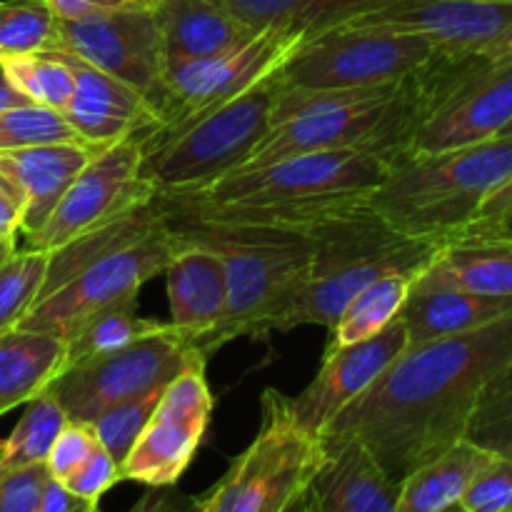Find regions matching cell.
Instances as JSON below:
<instances>
[{"instance_id": "obj_51", "label": "cell", "mask_w": 512, "mask_h": 512, "mask_svg": "<svg viewBox=\"0 0 512 512\" xmlns=\"http://www.w3.org/2000/svg\"><path fill=\"white\" fill-rule=\"evenodd\" d=\"M135 5H140V8H153L155 0H133Z\"/></svg>"}, {"instance_id": "obj_32", "label": "cell", "mask_w": 512, "mask_h": 512, "mask_svg": "<svg viewBox=\"0 0 512 512\" xmlns=\"http://www.w3.org/2000/svg\"><path fill=\"white\" fill-rule=\"evenodd\" d=\"M0 65H3V73L8 75L10 83L15 85V90L25 95L28 103L58 110V113L68 108L75 80L68 63L55 50L3 58Z\"/></svg>"}, {"instance_id": "obj_50", "label": "cell", "mask_w": 512, "mask_h": 512, "mask_svg": "<svg viewBox=\"0 0 512 512\" xmlns=\"http://www.w3.org/2000/svg\"><path fill=\"white\" fill-rule=\"evenodd\" d=\"M15 250H18V238H5V240H0V265H3L5 260H8L10 255L15 253Z\"/></svg>"}, {"instance_id": "obj_30", "label": "cell", "mask_w": 512, "mask_h": 512, "mask_svg": "<svg viewBox=\"0 0 512 512\" xmlns=\"http://www.w3.org/2000/svg\"><path fill=\"white\" fill-rule=\"evenodd\" d=\"M160 320H148L138 315V295L133 298L118 300V303L108 305V308L98 310L90 315L88 320L78 325L73 333L65 338V348H68V358H65V368L68 365L80 363V360L95 358V355L110 353L130 345L138 340L140 335L150 333V330L160 328Z\"/></svg>"}, {"instance_id": "obj_39", "label": "cell", "mask_w": 512, "mask_h": 512, "mask_svg": "<svg viewBox=\"0 0 512 512\" xmlns=\"http://www.w3.org/2000/svg\"><path fill=\"white\" fill-rule=\"evenodd\" d=\"M100 448V440L95 438L93 428L88 423H78V420H68L60 435L55 438L53 448H50L48 458H45V468H48L50 478L63 483L73 470H78L95 450Z\"/></svg>"}, {"instance_id": "obj_34", "label": "cell", "mask_w": 512, "mask_h": 512, "mask_svg": "<svg viewBox=\"0 0 512 512\" xmlns=\"http://www.w3.org/2000/svg\"><path fill=\"white\" fill-rule=\"evenodd\" d=\"M465 440L495 458L512 460V365L485 385Z\"/></svg>"}, {"instance_id": "obj_22", "label": "cell", "mask_w": 512, "mask_h": 512, "mask_svg": "<svg viewBox=\"0 0 512 512\" xmlns=\"http://www.w3.org/2000/svg\"><path fill=\"white\" fill-rule=\"evenodd\" d=\"M510 310L512 298L475 295L420 273L398 318L403 320L408 333V345H420L483 328L508 315Z\"/></svg>"}, {"instance_id": "obj_18", "label": "cell", "mask_w": 512, "mask_h": 512, "mask_svg": "<svg viewBox=\"0 0 512 512\" xmlns=\"http://www.w3.org/2000/svg\"><path fill=\"white\" fill-rule=\"evenodd\" d=\"M320 458L310 473L308 500L315 512H395L400 483L358 440H318Z\"/></svg>"}, {"instance_id": "obj_13", "label": "cell", "mask_w": 512, "mask_h": 512, "mask_svg": "<svg viewBox=\"0 0 512 512\" xmlns=\"http://www.w3.org/2000/svg\"><path fill=\"white\" fill-rule=\"evenodd\" d=\"M45 50H60L113 75L143 95L155 113L163 83V45L153 10L130 5L123 10L55 20L53 40ZM158 120V118H155Z\"/></svg>"}, {"instance_id": "obj_26", "label": "cell", "mask_w": 512, "mask_h": 512, "mask_svg": "<svg viewBox=\"0 0 512 512\" xmlns=\"http://www.w3.org/2000/svg\"><path fill=\"white\" fill-rule=\"evenodd\" d=\"M163 223L165 218L158 210V205H155V198H153L150 203L138 205V208H130L125 210V213L113 215V218L108 220H100V223H95L93 228L78 233L65 245L50 250L48 275H45V285L40 298L53 293V290L60 288L63 283H68L73 275H78L80 270L88 268V265L95 263V260L105 258V255L115 253V250H123L128 248V245L138 243L140 238L153 233V230L160 228Z\"/></svg>"}, {"instance_id": "obj_19", "label": "cell", "mask_w": 512, "mask_h": 512, "mask_svg": "<svg viewBox=\"0 0 512 512\" xmlns=\"http://www.w3.org/2000/svg\"><path fill=\"white\" fill-rule=\"evenodd\" d=\"M55 53L68 63L75 80V90L68 108L63 110V118L85 143L103 148L158 123L148 100L130 85L83 63L75 55L60 50Z\"/></svg>"}, {"instance_id": "obj_10", "label": "cell", "mask_w": 512, "mask_h": 512, "mask_svg": "<svg viewBox=\"0 0 512 512\" xmlns=\"http://www.w3.org/2000/svg\"><path fill=\"white\" fill-rule=\"evenodd\" d=\"M175 250L178 238L168 223H163L138 243L95 260L68 283L40 298L18 328L40 330L65 340L90 315L118 300L133 298L148 280L163 275Z\"/></svg>"}, {"instance_id": "obj_9", "label": "cell", "mask_w": 512, "mask_h": 512, "mask_svg": "<svg viewBox=\"0 0 512 512\" xmlns=\"http://www.w3.org/2000/svg\"><path fill=\"white\" fill-rule=\"evenodd\" d=\"M198 360L205 358L170 323H163L125 348L68 365L48 385V393L58 400L68 420L90 423L113 405L160 393Z\"/></svg>"}, {"instance_id": "obj_25", "label": "cell", "mask_w": 512, "mask_h": 512, "mask_svg": "<svg viewBox=\"0 0 512 512\" xmlns=\"http://www.w3.org/2000/svg\"><path fill=\"white\" fill-rule=\"evenodd\" d=\"M68 348L58 335L13 328L0 335V418L28 405L65 370Z\"/></svg>"}, {"instance_id": "obj_7", "label": "cell", "mask_w": 512, "mask_h": 512, "mask_svg": "<svg viewBox=\"0 0 512 512\" xmlns=\"http://www.w3.org/2000/svg\"><path fill=\"white\" fill-rule=\"evenodd\" d=\"M275 98L278 80L273 70L143 158V175L155 185V195L203 188L238 170L273 125Z\"/></svg>"}, {"instance_id": "obj_6", "label": "cell", "mask_w": 512, "mask_h": 512, "mask_svg": "<svg viewBox=\"0 0 512 512\" xmlns=\"http://www.w3.org/2000/svg\"><path fill=\"white\" fill-rule=\"evenodd\" d=\"M305 40L308 38L303 33L270 28L210 58L165 65L155 100L158 123L138 133L143 158L178 138L195 120L235 100L278 70Z\"/></svg>"}, {"instance_id": "obj_16", "label": "cell", "mask_w": 512, "mask_h": 512, "mask_svg": "<svg viewBox=\"0 0 512 512\" xmlns=\"http://www.w3.org/2000/svg\"><path fill=\"white\" fill-rule=\"evenodd\" d=\"M408 348L403 320H393L378 335L338 350H325V358L308 388L288 398V413L305 435L320 433L360 398L390 363Z\"/></svg>"}, {"instance_id": "obj_31", "label": "cell", "mask_w": 512, "mask_h": 512, "mask_svg": "<svg viewBox=\"0 0 512 512\" xmlns=\"http://www.w3.org/2000/svg\"><path fill=\"white\" fill-rule=\"evenodd\" d=\"M65 423H68V415L48 390L30 400L18 425L0 443V473L45 463Z\"/></svg>"}, {"instance_id": "obj_11", "label": "cell", "mask_w": 512, "mask_h": 512, "mask_svg": "<svg viewBox=\"0 0 512 512\" xmlns=\"http://www.w3.org/2000/svg\"><path fill=\"white\" fill-rule=\"evenodd\" d=\"M210 415L213 393L205 360H198L160 393L148 425L120 468L123 480L145 488L178 485L208 433Z\"/></svg>"}, {"instance_id": "obj_45", "label": "cell", "mask_w": 512, "mask_h": 512, "mask_svg": "<svg viewBox=\"0 0 512 512\" xmlns=\"http://www.w3.org/2000/svg\"><path fill=\"white\" fill-rule=\"evenodd\" d=\"M38 512H100V500H85L70 493L63 483L50 478Z\"/></svg>"}, {"instance_id": "obj_49", "label": "cell", "mask_w": 512, "mask_h": 512, "mask_svg": "<svg viewBox=\"0 0 512 512\" xmlns=\"http://www.w3.org/2000/svg\"><path fill=\"white\" fill-rule=\"evenodd\" d=\"M308 485V483H305ZM283 512H315L313 510V505H310V500H308V490H300L298 495H295L293 500H290L288 503V508H285Z\"/></svg>"}, {"instance_id": "obj_3", "label": "cell", "mask_w": 512, "mask_h": 512, "mask_svg": "<svg viewBox=\"0 0 512 512\" xmlns=\"http://www.w3.org/2000/svg\"><path fill=\"white\" fill-rule=\"evenodd\" d=\"M178 238L205 245L225 270L228 303L218 328L198 345L208 360L233 340L273 333L298 303L310 275L313 240L300 230L235 228V225H168Z\"/></svg>"}, {"instance_id": "obj_44", "label": "cell", "mask_w": 512, "mask_h": 512, "mask_svg": "<svg viewBox=\"0 0 512 512\" xmlns=\"http://www.w3.org/2000/svg\"><path fill=\"white\" fill-rule=\"evenodd\" d=\"M318 458H320V453L315 455V458L310 460V463L300 465V468H295L293 473L285 475V478L280 480L278 485H275L273 493H270L268 498H265L263 503H260V508L255 510V512H283L285 508H288L290 500H293L295 495H298L300 490L305 488V483H308V478H310V473H313V468H315V463H318Z\"/></svg>"}, {"instance_id": "obj_17", "label": "cell", "mask_w": 512, "mask_h": 512, "mask_svg": "<svg viewBox=\"0 0 512 512\" xmlns=\"http://www.w3.org/2000/svg\"><path fill=\"white\" fill-rule=\"evenodd\" d=\"M512 123V50L490 55L415 135L408 158L478 145ZM403 160V163H405Z\"/></svg>"}, {"instance_id": "obj_24", "label": "cell", "mask_w": 512, "mask_h": 512, "mask_svg": "<svg viewBox=\"0 0 512 512\" xmlns=\"http://www.w3.org/2000/svg\"><path fill=\"white\" fill-rule=\"evenodd\" d=\"M423 273L475 295L512 298V233L453 240Z\"/></svg>"}, {"instance_id": "obj_2", "label": "cell", "mask_w": 512, "mask_h": 512, "mask_svg": "<svg viewBox=\"0 0 512 512\" xmlns=\"http://www.w3.org/2000/svg\"><path fill=\"white\" fill-rule=\"evenodd\" d=\"M388 173L383 160L355 150L303 153L260 168L235 170L203 188L158 193L155 205L168 225L310 233L323 220L365 203Z\"/></svg>"}, {"instance_id": "obj_46", "label": "cell", "mask_w": 512, "mask_h": 512, "mask_svg": "<svg viewBox=\"0 0 512 512\" xmlns=\"http://www.w3.org/2000/svg\"><path fill=\"white\" fill-rule=\"evenodd\" d=\"M48 5L53 8L55 18L78 20V18H88V15H100V13H110V10L130 8V5L135 3L133 0H48Z\"/></svg>"}, {"instance_id": "obj_33", "label": "cell", "mask_w": 512, "mask_h": 512, "mask_svg": "<svg viewBox=\"0 0 512 512\" xmlns=\"http://www.w3.org/2000/svg\"><path fill=\"white\" fill-rule=\"evenodd\" d=\"M48 253L35 248L15 250L0 265V335L18 328L43 293Z\"/></svg>"}, {"instance_id": "obj_35", "label": "cell", "mask_w": 512, "mask_h": 512, "mask_svg": "<svg viewBox=\"0 0 512 512\" xmlns=\"http://www.w3.org/2000/svg\"><path fill=\"white\" fill-rule=\"evenodd\" d=\"M55 20L48 0H0V60L48 48Z\"/></svg>"}, {"instance_id": "obj_37", "label": "cell", "mask_w": 512, "mask_h": 512, "mask_svg": "<svg viewBox=\"0 0 512 512\" xmlns=\"http://www.w3.org/2000/svg\"><path fill=\"white\" fill-rule=\"evenodd\" d=\"M163 393V390H160ZM160 393L143 395V398L128 400V403L113 405V408L103 410L98 418L90 420V428H93L95 438L100 440L105 450L113 455L115 463L123 468L125 458L133 450L135 440L140 438V433L148 425L150 415H153L155 405H158Z\"/></svg>"}, {"instance_id": "obj_47", "label": "cell", "mask_w": 512, "mask_h": 512, "mask_svg": "<svg viewBox=\"0 0 512 512\" xmlns=\"http://www.w3.org/2000/svg\"><path fill=\"white\" fill-rule=\"evenodd\" d=\"M20 215H23V208H20L18 198L5 188V183H0V240L18 238Z\"/></svg>"}, {"instance_id": "obj_20", "label": "cell", "mask_w": 512, "mask_h": 512, "mask_svg": "<svg viewBox=\"0 0 512 512\" xmlns=\"http://www.w3.org/2000/svg\"><path fill=\"white\" fill-rule=\"evenodd\" d=\"M98 150V145L88 143H50L0 153V183L23 208L20 235L30 238L43 228L65 190Z\"/></svg>"}, {"instance_id": "obj_15", "label": "cell", "mask_w": 512, "mask_h": 512, "mask_svg": "<svg viewBox=\"0 0 512 512\" xmlns=\"http://www.w3.org/2000/svg\"><path fill=\"white\" fill-rule=\"evenodd\" d=\"M345 25L418 33L450 53L512 50V0H385Z\"/></svg>"}, {"instance_id": "obj_52", "label": "cell", "mask_w": 512, "mask_h": 512, "mask_svg": "<svg viewBox=\"0 0 512 512\" xmlns=\"http://www.w3.org/2000/svg\"><path fill=\"white\" fill-rule=\"evenodd\" d=\"M445 512H468V510H463V508H460V505H455V508H450V510H445Z\"/></svg>"}, {"instance_id": "obj_23", "label": "cell", "mask_w": 512, "mask_h": 512, "mask_svg": "<svg viewBox=\"0 0 512 512\" xmlns=\"http://www.w3.org/2000/svg\"><path fill=\"white\" fill-rule=\"evenodd\" d=\"M150 10L158 25L165 65L210 58L255 35V30L215 0H155Z\"/></svg>"}, {"instance_id": "obj_43", "label": "cell", "mask_w": 512, "mask_h": 512, "mask_svg": "<svg viewBox=\"0 0 512 512\" xmlns=\"http://www.w3.org/2000/svg\"><path fill=\"white\" fill-rule=\"evenodd\" d=\"M128 512H200V498L180 493L175 485L148 488V493L140 495L138 503Z\"/></svg>"}, {"instance_id": "obj_42", "label": "cell", "mask_w": 512, "mask_h": 512, "mask_svg": "<svg viewBox=\"0 0 512 512\" xmlns=\"http://www.w3.org/2000/svg\"><path fill=\"white\" fill-rule=\"evenodd\" d=\"M473 235L512 233V178L485 198L473 220Z\"/></svg>"}, {"instance_id": "obj_40", "label": "cell", "mask_w": 512, "mask_h": 512, "mask_svg": "<svg viewBox=\"0 0 512 512\" xmlns=\"http://www.w3.org/2000/svg\"><path fill=\"white\" fill-rule=\"evenodd\" d=\"M48 480L45 463L0 473V512H38Z\"/></svg>"}, {"instance_id": "obj_1", "label": "cell", "mask_w": 512, "mask_h": 512, "mask_svg": "<svg viewBox=\"0 0 512 512\" xmlns=\"http://www.w3.org/2000/svg\"><path fill=\"white\" fill-rule=\"evenodd\" d=\"M512 365V310L470 333L408 345L318 440H358L400 483L465 440L485 385Z\"/></svg>"}, {"instance_id": "obj_28", "label": "cell", "mask_w": 512, "mask_h": 512, "mask_svg": "<svg viewBox=\"0 0 512 512\" xmlns=\"http://www.w3.org/2000/svg\"><path fill=\"white\" fill-rule=\"evenodd\" d=\"M250 30H293L305 38L340 28L385 0H215Z\"/></svg>"}, {"instance_id": "obj_41", "label": "cell", "mask_w": 512, "mask_h": 512, "mask_svg": "<svg viewBox=\"0 0 512 512\" xmlns=\"http://www.w3.org/2000/svg\"><path fill=\"white\" fill-rule=\"evenodd\" d=\"M120 480H123L120 465L115 463L113 455L100 445L78 470H73V473L63 480V485L70 493L78 495V498L100 500L113 485H118Z\"/></svg>"}, {"instance_id": "obj_12", "label": "cell", "mask_w": 512, "mask_h": 512, "mask_svg": "<svg viewBox=\"0 0 512 512\" xmlns=\"http://www.w3.org/2000/svg\"><path fill=\"white\" fill-rule=\"evenodd\" d=\"M153 198L155 185L143 175V148L138 133H133L100 148L65 190L43 228L25 240L28 248L50 253L100 220L138 208Z\"/></svg>"}, {"instance_id": "obj_29", "label": "cell", "mask_w": 512, "mask_h": 512, "mask_svg": "<svg viewBox=\"0 0 512 512\" xmlns=\"http://www.w3.org/2000/svg\"><path fill=\"white\" fill-rule=\"evenodd\" d=\"M413 273H385L378 280L360 290L353 300L343 308L340 318L330 328V340L325 350H338L345 345L360 343L380 330L388 328L393 320H398L410 288H413Z\"/></svg>"}, {"instance_id": "obj_27", "label": "cell", "mask_w": 512, "mask_h": 512, "mask_svg": "<svg viewBox=\"0 0 512 512\" xmlns=\"http://www.w3.org/2000/svg\"><path fill=\"white\" fill-rule=\"evenodd\" d=\"M478 445L460 440L400 480L395 512H445L460 505L475 475L493 460Z\"/></svg>"}, {"instance_id": "obj_5", "label": "cell", "mask_w": 512, "mask_h": 512, "mask_svg": "<svg viewBox=\"0 0 512 512\" xmlns=\"http://www.w3.org/2000/svg\"><path fill=\"white\" fill-rule=\"evenodd\" d=\"M510 178L512 135H498L395 165L365 203L405 235L458 240L473 235L480 205Z\"/></svg>"}, {"instance_id": "obj_8", "label": "cell", "mask_w": 512, "mask_h": 512, "mask_svg": "<svg viewBox=\"0 0 512 512\" xmlns=\"http://www.w3.org/2000/svg\"><path fill=\"white\" fill-rule=\"evenodd\" d=\"M435 50L418 33L340 25L305 40L275 70V80L280 93L375 88L413 73L433 58Z\"/></svg>"}, {"instance_id": "obj_38", "label": "cell", "mask_w": 512, "mask_h": 512, "mask_svg": "<svg viewBox=\"0 0 512 512\" xmlns=\"http://www.w3.org/2000/svg\"><path fill=\"white\" fill-rule=\"evenodd\" d=\"M468 512H512V460L493 458L460 498Z\"/></svg>"}, {"instance_id": "obj_14", "label": "cell", "mask_w": 512, "mask_h": 512, "mask_svg": "<svg viewBox=\"0 0 512 512\" xmlns=\"http://www.w3.org/2000/svg\"><path fill=\"white\" fill-rule=\"evenodd\" d=\"M260 405L263 420L258 435L215 488L200 498V512H255L285 475L320 453L318 440L293 423L283 393L265 390Z\"/></svg>"}, {"instance_id": "obj_4", "label": "cell", "mask_w": 512, "mask_h": 512, "mask_svg": "<svg viewBox=\"0 0 512 512\" xmlns=\"http://www.w3.org/2000/svg\"><path fill=\"white\" fill-rule=\"evenodd\" d=\"M313 260L298 303L283 315L275 333L300 325L333 328L345 305L385 273L420 275L453 240L415 238L393 228L368 203L333 215L310 230Z\"/></svg>"}, {"instance_id": "obj_48", "label": "cell", "mask_w": 512, "mask_h": 512, "mask_svg": "<svg viewBox=\"0 0 512 512\" xmlns=\"http://www.w3.org/2000/svg\"><path fill=\"white\" fill-rule=\"evenodd\" d=\"M25 103H28L25 95H20L18 90H15V85L10 83L8 75L3 73V65H0V113L10 108H18V105H25Z\"/></svg>"}, {"instance_id": "obj_21", "label": "cell", "mask_w": 512, "mask_h": 512, "mask_svg": "<svg viewBox=\"0 0 512 512\" xmlns=\"http://www.w3.org/2000/svg\"><path fill=\"white\" fill-rule=\"evenodd\" d=\"M163 275L168 288L170 328L198 353L205 335L213 333L225 315L228 290L223 263L205 245L178 238V250L165 265Z\"/></svg>"}, {"instance_id": "obj_36", "label": "cell", "mask_w": 512, "mask_h": 512, "mask_svg": "<svg viewBox=\"0 0 512 512\" xmlns=\"http://www.w3.org/2000/svg\"><path fill=\"white\" fill-rule=\"evenodd\" d=\"M50 143H85L63 113L25 103L0 113V153ZM90 145V143H88Z\"/></svg>"}, {"instance_id": "obj_53", "label": "cell", "mask_w": 512, "mask_h": 512, "mask_svg": "<svg viewBox=\"0 0 512 512\" xmlns=\"http://www.w3.org/2000/svg\"><path fill=\"white\" fill-rule=\"evenodd\" d=\"M503 135H512V123L508 125V128H505V130H503Z\"/></svg>"}]
</instances>
